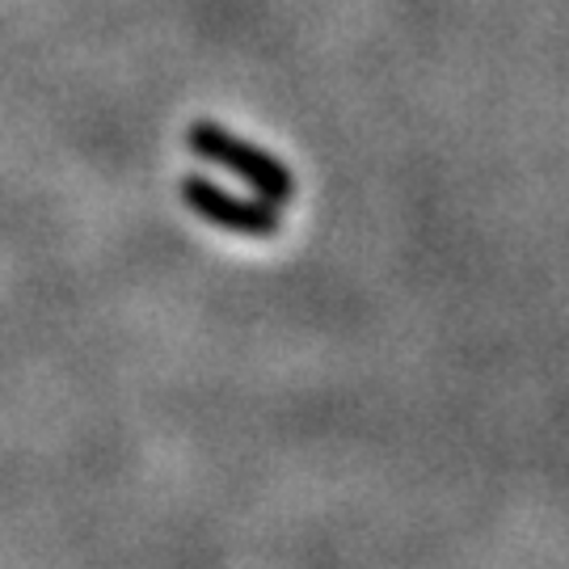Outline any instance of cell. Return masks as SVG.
<instances>
[{
    "label": "cell",
    "instance_id": "1",
    "mask_svg": "<svg viewBox=\"0 0 569 569\" xmlns=\"http://www.w3.org/2000/svg\"><path fill=\"white\" fill-rule=\"evenodd\" d=\"M194 148L207 152V157H216V161H224L228 169H237L241 178H249L270 203H287V199H291V186H296L291 182V173H287L283 164L270 161L266 152L244 148V143H237L232 136L216 131V127H199V131H194Z\"/></svg>",
    "mask_w": 569,
    "mask_h": 569
},
{
    "label": "cell",
    "instance_id": "2",
    "mask_svg": "<svg viewBox=\"0 0 569 569\" xmlns=\"http://www.w3.org/2000/svg\"><path fill=\"white\" fill-rule=\"evenodd\" d=\"M182 194H186V203L194 207L203 220L228 228V232H241V237H270L274 224H279L270 207L228 199L224 190H216V186L203 182V178H190V182L182 186Z\"/></svg>",
    "mask_w": 569,
    "mask_h": 569
}]
</instances>
